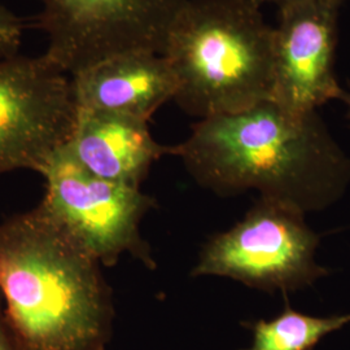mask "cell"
<instances>
[{
  "label": "cell",
  "instance_id": "cell-1",
  "mask_svg": "<svg viewBox=\"0 0 350 350\" xmlns=\"http://www.w3.org/2000/svg\"><path fill=\"white\" fill-rule=\"evenodd\" d=\"M172 154L218 195L256 189L304 214L325 202L348 169L317 112H289L273 100L200 120Z\"/></svg>",
  "mask_w": 350,
  "mask_h": 350
},
{
  "label": "cell",
  "instance_id": "cell-2",
  "mask_svg": "<svg viewBox=\"0 0 350 350\" xmlns=\"http://www.w3.org/2000/svg\"><path fill=\"white\" fill-rule=\"evenodd\" d=\"M100 267L40 206L0 224V297L26 349H107L114 309Z\"/></svg>",
  "mask_w": 350,
  "mask_h": 350
},
{
  "label": "cell",
  "instance_id": "cell-3",
  "mask_svg": "<svg viewBox=\"0 0 350 350\" xmlns=\"http://www.w3.org/2000/svg\"><path fill=\"white\" fill-rule=\"evenodd\" d=\"M253 0H187L163 56L176 82L173 100L200 120L273 99L275 29Z\"/></svg>",
  "mask_w": 350,
  "mask_h": 350
},
{
  "label": "cell",
  "instance_id": "cell-4",
  "mask_svg": "<svg viewBox=\"0 0 350 350\" xmlns=\"http://www.w3.org/2000/svg\"><path fill=\"white\" fill-rule=\"evenodd\" d=\"M46 195L40 209L103 266L125 253L154 269L150 248L140 234L144 215L156 205L139 187L104 180L88 173L66 148L44 170Z\"/></svg>",
  "mask_w": 350,
  "mask_h": 350
},
{
  "label": "cell",
  "instance_id": "cell-5",
  "mask_svg": "<svg viewBox=\"0 0 350 350\" xmlns=\"http://www.w3.org/2000/svg\"><path fill=\"white\" fill-rule=\"evenodd\" d=\"M318 243L304 213L261 199L240 222L204 245L192 275L225 276L267 292H293L325 275L315 262Z\"/></svg>",
  "mask_w": 350,
  "mask_h": 350
},
{
  "label": "cell",
  "instance_id": "cell-6",
  "mask_svg": "<svg viewBox=\"0 0 350 350\" xmlns=\"http://www.w3.org/2000/svg\"><path fill=\"white\" fill-rule=\"evenodd\" d=\"M187 0H43L46 56L72 77L120 53L163 55Z\"/></svg>",
  "mask_w": 350,
  "mask_h": 350
},
{
  "label": "cell",
  "instance_id": "cell-7",
  "mask_svg": "<svg viewBox=\"0 0 350 350\" xmlns=\"http://www.w3.org/2000/svg\"><path fill=\"white\" fill-rule=\"evenodd\" d=\"M66 75L46 55L0 62V175L43 174L69 142L78 108Z\"/></svg>",
  "mask_w": 350,
  "mask_h": 350
},
{
  "label": "cell",
  "instance_id": "cell-8",
  "mask_svg": "<svg viewBox=\"0 0 350 350\" xmlns=\"http://www.w3.org/2000/svg\"><path fill=\"white\" fill-rule=\"evenodd\" d=\"M340 0H301L279 8L273 99L297 114L317 112L344 91L335 73Z\"/></svg>",
  "mask_w": 350,
  "mask_h": 350
},
{
  "label": "cell",
  "instance_id": "cell-9",
  "mask_svg": "<svg viewBox=\"0 0 350 350\" xmlns=\"http://www.w3.org/2000/svg\"><path fill=\"white\" fill-rule=\"evenodd\" d=\"M72 83L78 111L122 114L147 122L176 92L166 59L146 51L105 59L73 75Z\"/></svg>",
  "mask_w": 350,
  "mask_h": 350
},
{
  "label": "cell",
  "instance_id": "cell-10",
  "mask_svg": "<svg viewBox=\"0 0 350 350\" xmlns=\"http://www.w3.org/2000/svg\"><path fill=\"white\" fill-rule=\"evenodd\" d=\"M66 148L88 173L133 187H140L153 163L172 154V147L153 139L147 121L86 111H78Z\"/></svg>",
  "mask_w": 350,
  "mask_h": 350
},
{
  "label": "cell",
  "instance_id": "cell-11",
  "mask_svg": "<svg viewBox=\"0 0 350 350\" xmlns=\"http://www.w3.org/2000/svg\"><path fill=\"white\" fill-rule=\"evenodd\" d=\"M350 323V314L317 318L286 306L271 321H258L252 325L253 341L241 350H313L328 334Z\"/></svg>",
  "mask_w": 350,
  "mask_h": 350
},
{
  "label": "cell",
  "instance_id": "cell-12",
  "mask_svg": "<svg viewBox=\"0 0 350 350\" xmlns=\"http://www.w3.org/2000/svg\"><path fill=\"white\" fill-rule=\"evenodd\" d=\"M23 29L21 20L10 10L0 5V62L18 55Z\"/></svg>",
  "mask_w": 350,
  "mask_h": 350
},
{
  "label": "cell",
  "instance_id": "cell-13",
  "mask_svg": "<svg viewBox=\"0 0 350 350\" xmlns=\"http://www.w3.org/2000/svg\"><path fill=\"white\" fill-rule=\"evenodd\" d=\"M0 350H27L17 336L0 297Z\"/></svg>",
  "mask_w": 350,
  "mask_h": 350
},
{
  "label": "cell",
  "instance_id": "cell-14",
  "mask_svg": "<svg viewBox=\"0 0 350 350\" xmlns=\"http://www.w3.org/2000/svg\"><path fill=\"white\" fill-rule=\"evenodd\" d=\"M253 1H256L260 5H262L265 3H273V4H276L280 8V7L286 5V4H291V3H295V1H301V0H253ZM340 1L344 3V0H340Z\"/></svg>",
  "mask_w": 350,
  "mask_h": 350
},
{
  "label": "cell",
  "instance_id": "cell-15",
  "mask_svg": "<svg viewBox=\"0 0 350 350\" xmlns=\"http://www.w3.org/2000/svg\"><path fill=\"white\" fill-rule=\"evenodd\" d=\"M338 100L342 101L347 105V108H348V118L350 120V92L342 91L340 98H338Z\"/></svg>",
  "mask_w": 350,
  "mask_h": 350
}]
</instances>
